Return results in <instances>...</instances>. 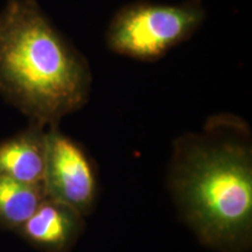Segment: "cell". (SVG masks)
Wrapping results in <instances>:
<instances>
[{
  "mask_svg": "<svg viewBox=\"0 0 252 252\" xmlns=\"http://www.w3.org/2000/svg\"><path fill=\"white\" fill-rule=\"evenodd\" d=\"M47 128L36 124L0 140V176L27 185L43 186Z\"/></svg>",
  "mask_w": 252,
  "mask_h": 252,
  "instance_id": "obj_6",
  "label": "cell"
},
{
  "mask_svg": "<svg viewBox=\"0 0 252 252\" xmlns=\"http://www.w3.org/2000/svg\"><path fill=\"white\" fill-rule=\"evenodd\" d=\"M167 186L182 222L216 252L252 248V132L234 113L210 116L173 143Z\"/></svg>",
  "mask_w": 252,
  "mask_h": 252,
  "instance_id": "obj_1",
  "label": "cell"
},
{
  "mask_svg": "<svg viewBox=\"0 0 252 252\" xmlns=\"http://www.w3.org/2000/svg\"><path fill=\"white\" fill-rule=\"evenodd\" d=\"M86 229V217L67 204L46 197L18 234L41 252H70Z\"/></svg>",
  "mask_w": 252,
  "mask_h": 252,
  "instance_id": "obj_5",
  "label": "cell"
},
{
  "mask_svg": "<svg viewBox=\"0 0 252 252\" xmlns=\"http://www.w3.org/2000/svg\"><path fill=\"white\" fill-rule=\"evenodd\" d=\"M206 20L202 0L179 4L137 1L118 9L106 30V46L115 54L153 62L190 39Z\"/></svg>",
  "mask_w": 252,
  "mask_h": 252,
  "instance_id": "obj_3",
  "label": "cell"
},
{
  "mask_svg": "<svg viewBox=\"0 0 252 252\" xmlns=\"http://www.w3.org/2000/svg\"><path fill=\"white\" fill-rule=\"evenodd\" d=\"M43 187L47 197L67 204L84 217L96 209L99 197L96 163L87 150L60 131L59 126L47 128Z\"/></svg>",
  "mask_w": 252,
  "mask_h": 252,
  "instance_id": "obj_4",
  "label": "cell"
},
{
  "mask_svg": "<svg viewBox=\"0 0 252 252\" xmlns=\"http://www.w3.org/2000/svg\"><path fill=\"white\" fill-rule=\"evenodd\" d=\"M93 74L84 55L35 0H8L0 9V94L49 128L89 102Z\"/></svg>",
  "mask_w": 252,
  "mask_h": 252,
  "instance_id": "obj_2",
  "label": "cell"
},
{
  "mask_svg": "<svg viewBox=\"0 0 252 252\" xmlns=\"http://www.w3.org/2000/svg\"><path fill=\"white\" fill-rule=\"evenodd\" d=\"M46 197L43 186L0 176V229L17 232Z\"/></svg>",
  "mask_w": 252,
  "mask_h": 252,
  "instance_id": "obj_7",
  "label": "cell"
}]
</instances>
